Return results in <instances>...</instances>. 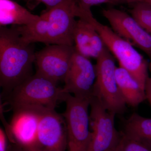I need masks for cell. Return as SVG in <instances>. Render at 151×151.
I'll return each mask as SVG.
<instances>
[{
	"label": "cell",
	"mask_w": 151,
	"mask_h": 151,
	"mask_svg": "<svg viewBox=\"0 0 151 151\" xmlns=\"http://www.w3.org/2000/svg\"><path fill=\"white\" fill-rule=\"evenodd\" d=\"M32 44L22 40L15 26L0 27V86L3 98L33 75L35 52Z\"/></svg>",
	"instance_id": "cell-1"
},
{
	"label": "cell",
	"mask_w": 151,
	"mask_h": 151,
	"mask_svg": "<svg viewBox=\"0 0 151 151\" xmlns=\"http://www.w3.org/2000/svg\"><path fill=\"white\" fill-rule=\"evenodd\" d=\"M76 17L86 20L99 33L106 47L119 63V66L129 72L145 88L149 78V63L129 41L116 33L111 27L94 18L91 10L78 6Z\"/></svg>",
	"instance_id": "cell-2"
},
{
	"label": "cell",
	"mask_w": 151,
	"mask_h": 151,
	"mask_svg": "<svg viewBox=\"0 0 151 151\" xmlns=\"http://www.w3.org/2000/svg\"><path fill=\"white\" fill-rule=\"evenodd\" d=\"M64 93L53 81L35 73L19 84L4 97L12 109L43 107L55 109L63 101Z\"/></svg>",
	"instance_id": "cell-3"
},
{
	"label": "cell",
	"mask_w": 151,
	"mask_h": 151,
	"mask_svg": "<svg viewBox=\"0 0 151 151\" xmlns=\"http://www.w3.org/2000/svg\"><path fill=\"white\" fill-rule=\"evenodd\" d=\"M66 108L63 114L67 129L68 151H89L92 132L89 125V99L64 93Z\"/></svg>",
	"instance_id": "cell-4"
},
{
	"label": "cell",
	"mask_w": 151,
	"mask_h": 151,
	"mask_svg": "<svg viewBox=\"0 0 151 151\" xmlns=\"http://www.w3.org/2000/svg\"><path fill=\"white\" fill-rule=\"evenodd\" d=\"M115 58L108 49L97 59L96 81L93 96L98 97L105 108L117 114L124 113L127 104L116 79Z\"/></svg>",
	"instance_id": "cell-5"
},
{
	"label": "cell",
	"mask_w": 151,
	"mask_h": 151,
	"mask_svg": "<svg viewBox=\"0 0 151 151\" xmlns=\"http://www.w3.org/2000/svg\"><path fill=\"white\" fill-rule=\"evenodd\" d=\"M89 125L92 140L89 151H105L118 144L123 137L115 126L116 114L105 108L100 99L92 96L89 99Z\"/></svg>",
	"instance_id": "cell-6"
},
{
	"label": "cell",
	"mask_w": 151,
	"mask_h": 151,
	"mask_svg": "<svg viewBox=\"0 0 151 151\" xmlns=\"http://www.w3.org/2000/svg\"><path fill=\"white\" fill-rule=\"evenodd\" d=\"M77 6V0H62L42 15L48 22L45 44L73 46Z\"/></svg>",
	"instance_id": "cell-7"
},
{
	"label": "cell",
	"mask_w": 151,
	"mask_h": 151,
	"mask_svg": "<svg viewBox=\"0 0 151 151\" xmlns=\"http://www.w3.org/2000/svg\"><path fill=\"white\" fill-rule=\"evenodd\" d=\"M76 50L74 46L48 45L35 52L37 74L58 84L64 82Z\"/></svg>",
	"instance_id": "cell-8"
},
{
	"label": "cell",
	"mask_w": 151,
	"mask_h": 151,
	"mask_svg": "<svg viewBox=\"0 0 151 151\" xmlns=\"http://www.w3.org/2000/svg\"><path fill=\"white\" fill-rule=\"evenodd\" d=\"M96 76V65L75 50L62 92L78 98L90 99L93 96Z\"/></svg>",
	"instance_id": "cell-9"
},
{
	"label": "cell",
	"mask_w": 151,
	"mask_h": 151,
	"mask_svg": "<svg viewBox=\"0 0 151 151\" xmlns=\"http://www.w3.org/2000/svg\"><path fill=\"white\" fill-rule=\"evenodd\" d=\"M103 16L111 28L119 35L144 52L150 60L151 71V35L144 29L134 18L124 11L116 9L103 11Z\"/></svg>",
	"instance_id": "cell-10"
},
{
	"label": "cell",
	"mask_w": 151,
	"mask_h": 151,
	"mask_svg": "<svg viewBox=\"0 0 151 151\" xmlns=\"http://www.w3.org/2000/svg\"><path fill=\"white\" fill-rule=\"evenodd\" d=\"M37 145L45 151H65L67 148L65 120L55 109L41 108Z\"/></svg>",
	"instance_id": "cell-11"
},
{
	"label": "cell",
	"mask_w": 151,
	"mask_h": 151,
	"mask_svg": "<svg viewBox=\"0 0 151 151\" xmlns=\"http://www.w3.org/2000/svg\"><path fill=\"white\" fill-rule=\"evenodd\" d=\"M14 108L10 124H5V132L11 143L22 147L37 144L38 126L41 108Z\"/></svg>",
	"instance_id": "cell-12"
},
{
	"label": "cell",
	"mask_w": 151,
	"mask_h": 151,
	"mask_svg": "<svg viewBox=\"0 0 151 151\" xmlns=\"http://www.w3.org/2000/svg\"><path fill=\"white\" fill-rule=\"evenodd\" d=\"M73 38L76 51L87 58L97 59L108 49L99 33L84 19L76 21Z\"/></svg>",
	"instance_id": "cell-13"
},
{
	"label": "cell",
	"mask_w": 151,
	"mask_h": 151,
	"mask_svg": "<svg viewBox=\"0 0 151 151\" xmlns=\"http://www.w3.org/2000/svg\"><path fill=\"white\" fill-rule=\"evenodd\" d=\"M116 79L119 89L127 105L136 107L147 100L145 88L128 71L117 67Z\"/></svg>",
	"instance_id": "cell-14"
},
{
	"label": "cell",
	"mask_w": 151,
	"mask_h": 151,
	"mask_svg": "<svg viewBox=\"0 0 151 151\" xmlns=\"http://www.w3.org/2000/svg\"><path fill=\"white\" fill-rule=\"evenodd\" d=\"M41 19L12 0H0L1 26L27 25Z\"/></svg>",
	"instance_id": "cell-15"
},
{
	"label": "cell",
	"mask_w": 151,
	"mask_h": 151,
	"mask_svg": "<svg viewBox=\"0 0 151 151\" xmlns=\"http://www.w3.org/2000/svg\"><path fill=\"white\" fill-rule=\"evenodd\" d=\"M122 132L126 137L142 144L151 151V119L134 113L125 122Z\"/></svg>",
	"instance_id": "cell-16"
},
{
	"label": "cell",
	"mask_w": 151,
	"mask_h": 151,
	"mask_svg": "<svg viewBox=\"0 0 151 151\" xmlns=\"http://www.w3.org/2000/svg\"><path fill=\"white\" fill-rule=\"evenodd\" d=\"M38 21L27 25L15 26L22 40L28 44L41 42L45 43L47 37L48 22L42 15Z\"/></svg>",
	"instance_id": "cell-17"
},
{
	"label": "cell",
	"mask_w": 151,
	"mask_h": 151,
	"mask_svg": "<svg viewBox=\"0 0 151 151\" xmlns=\"http://www.w3.org/2000/svg\"><path fill=\"white\" fill-rule=\"evenodd\" d=\"M130 14L141 26L151 35V6L143 1L133 4Z\"/></svg>",
	"instance_id": "cell-18"
},
{
	"label": "cell",
	"mask_w": 151,
	"mask_h": 151,
	"mask_svg": "<svg viewBox=\"0 0 151 151\" xmlns=\"http://www.w3.org/2000/svg\"><path fill=\"white\" fill-rule=\"evenodd\" d=\"M124 136L125 142L124 151H151L142 144L128 139L125 135Z\"/></svg>",
	"instance_id": "cell-19"
},
{
	"label": "cell",
	"mask_w": 151,
	"mask_h": 151,
	"mask_svg": "<svg viewBox=\"0 0 151 151\" xmlns=\"http://www.w3.org/2000/svg\"><path fill=\"white\" fill-rule=\"evenodd\" d=\"M78 6L86 10H91L92 6L100 4H111L109 0H77Z\"/></svg>",
	"instance_id": "cell-20"
},
{
	"label": "cell",
	"mask_w": 151,
	"mask_h": 151,
	"mask_svg": "<svg viewBox=\"0 0 151 151\" xmlns=\"http://www.w3.org/2000/svg\"><path fill=\"white\" fill-rule=\"evenodd\" d=\"M7 135L5 130L0 128V151H7L9 146Z\"/></svg>",
	"instance_id": "cell-21"
},
{
	"label": "cell",
	"mask_w": 151,
	"mask_h": 151,
	"mask_svg": "<svg viewBox=\"0 0 151 151\" xmlns=\"http://www.w3.org/2000/svg\"><path fill=\"white\" fill-rule=\"evenodd\" d=\"M145 91L147 100L149 101L151 106V77H149L146 81Z\"/></svg>",
	"instance_id": "cell-22"
},
{
	"label": "cell",
	"mask_w": 151,
	"mask_h": 151,
	"mask_svg": "<svg viewBox=\"0 0 151 151\" xmlns=\"http://www.w3.org/2000/svg\"><path fill=\"white\" fill-rule=\"evenodd\" d=\"M124 142H125V136L123 134L122 139L118 144L113 147L105 151H124Z\"/></svg>",
	"instance_id": "cell-23"
},
{
	"label": "cell",
	"mask_w": 151,
	"mask_h": 151,
	"mask_svg": "<svg viewBox=\"0 0 151 151\" xmlns=\"http://www.w3.org/2000/svg\"><path fill=\"white\" fill-rule=\"evenodd\" d=\"M40 2L44 4L47 7L48 10L59 4L62 0H37Z\"/></svg>",
	"instance_id": "cell-24"
},
{
	"label": "cell",
	"mask_w": 151,
	"mask_h": 151,
	"mask_svg": "<svg viewBox=\"0 0 151 151\" xmlns=\"http://www.w3.org/2000/svg\"><path fill=\"white\" fill-rule=\"evenodd\" d=\"M111 4L117 5L122 4H134L142 0H109Z\"/></svg>",
	"instance_id": "cell-25"
},
{
	"label": "cell",
	"mask_w": 151,
	"mask_h": 151,
	"mask_svg": "<svg viewBox=\"0 0 151 151\" xmlns=\"http://www.w3.org/2000/svg\"><path fill=\"white\" fill-rule=\"evenodd\" d=\"M23 151H45L40 147L37 144L22 147Z\"/></svg>",
	"instance_id": "cell-26"
},
{
	"label": "cell",
	"mask_w": 151,
	"mask_h": 151,
	"mask_svg": "<svg viewBox=\"0 0 151 151\" xmlns=\"http://www.w3.org/2000/svg\"><path fill=\"white\" fill-rule=\"evenodd\" d=\"M7 151H23L22 146L16 144L11 143Z\"/></svg>",
	"instance_id": "cell-27"
},
{
	"label": "cell",
	"mask_w": 151,
	"mask_h": 151,
	"mask_svg": "<svg viewBox=\"0 0 151 151\" xmlns=\"http://www.w3.org/2000/svg\"><path fill=\"white\" fill-rule=\"evenodd\" d=\"M141 1L145 2L147 3L148 4L151 6V0H142Z\"/></svg>",
	"instance_id": "cell-28"
}]
</instances>
